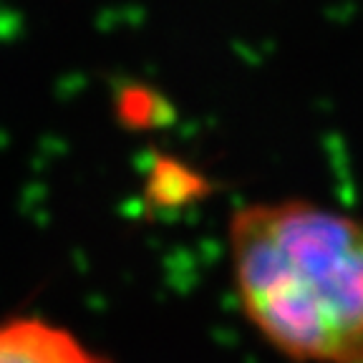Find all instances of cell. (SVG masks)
<instances>
[{
  "label": "cell",
  "mask_w": 363,
  "mask_h": 363,
  "mask_svg": "<svg viewBox=\"0 0 363 363\" xmlns=\"http://www.w3.org/2000/svg\"><path fill=\"white\" fill-rule=\"evenodd\" d=\"M0 363H108L76 333L38 315L0 320Z\"/></svg>",
  "instance_id": "cell-2"
},
{
  "label": "cell",
  "mask_w": 363,
  "mask_h": 363,
  "mask_svg": "<svg viewBox=\"0 0 363 363\" xmlns=\"http://www.w3.org/2000/svg\"><path fill=\"white\" fill-rule=\"evenodd\" d=\"M230 270L250 325L301 363L363 358V222L275 199L230 217Z\"/></svg>",
  "instance_id": "cell-1"
},
{
  "label": "cell",
  "mask_w": 363,
  "mask_h": 363,
  "mask_svg": "<svg viewBox=\"0 0 363 363\" xmlns=\"http://www.w3.org/2000/svg\"><path fill=\"white\" fill-rule=\"evenodd\" d=\"M351 363H363V358H356V361H351Z\"/></svg>",
  "instance_id": "cell-3"
}]
</instances>
